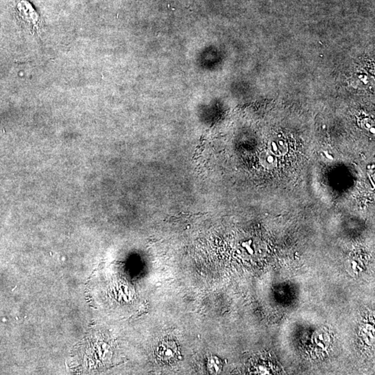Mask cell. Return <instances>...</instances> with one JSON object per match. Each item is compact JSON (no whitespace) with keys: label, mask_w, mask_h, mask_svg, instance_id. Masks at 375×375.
<instances>
[{"label":"cell","mask_w":375,"mask_h":375,"mask_svg":"<svg viewBox=\"0 0 375 375\" xmlns=\"http://www.w3.org/2000/svg\"><path fill=\"white\" fill-rule=\"evenodd\" d=\"M269 151L276 157H281L288 152V146L283 140H272L269 144Z\"/></svg>","instance_id":"7a4b0ae2"},{"label":"cell","mask_w":375,"mask_h":375,"mask_svg":"<svg viewBox=\"0 0 375 375\" xmlns=\"http://www.w3.org/2000/svg\"><path fill=\"white\" fill-rule=\"evenodd\" d=\"M157 355L162 362L171 364L176 362L180 353L176 343L173 341H165L159 344Z\"/></svg>","instance_id":"6da1fadb"},{"label":"cell","mask_w":375,"mask_h":375,"mask_svg":"<svg viewBox=\"0 0 375 375\" xmlns=\"http://www.w3.org/2000/svg\"><path fill=\"white\" fill-rule=\"evenodd\" d=\"M260 163L265 169L271 170L275 168L277 166V157L274 155L272 152L268 150H265L261 152L259 157Z\"/></svg>","instance_id":"3957f363"},{"label":"cell","mask_w":375,"mask_h":375,"mask_svg":"<svg viewBox=\"0 0 375 375\" xmlns=\"http://www.w3.org/2000/svg\"><path fill=\"white\" fill-rule=\"evenodd\" d=\"M371 133H373V134H375V129L374 128L371 129Z\"/></svg>","instance_id":"52a82bcc"},{"label":"cell","mask_w":375,"mask_h":375,"mask_svg":"<svg viewBox=\"0 0 375 375\" xmlns=\"http://www.w3.org/2000/svg\"><path fill=\"white\" fill-rule=\"evenodd\" d=\"M349 266L350 268V271L351 272H354V273H357V269L359 268L358 264H357V263L356 261H351L350 262V265H348Z\"/></svg>","instance_id":"5b68a950"},{"label":"cell","mask_w":375,"mask_h":375,"mask_svg":"<svg viewBox=\"0 0 375 375\" xmlns=\"http://www.w3.org/2000/svg\"><path fill=\"white\" fill-rule=\"evenodd\" d=\"M323 153L326 156L327 159H330V160H333L334 157L332 155H330L327 151H323Z\"/></svg>","instance_id":"8992f818"},{"label":"cell","mask_w":375,"mask_h":375,"mask_svg":"<svg viewBox=\"0 0 375 375\" xmlns=\"http://www.w3.org/2000/svg\"><path fill=\"white\" fill-rule=\"evenodd\" d=\"M314 342L318 348L325 350L330 344V336L325 331L320 330L314 336Z\"/></svg>","instance_id":"277c9868"}]
</instances>
